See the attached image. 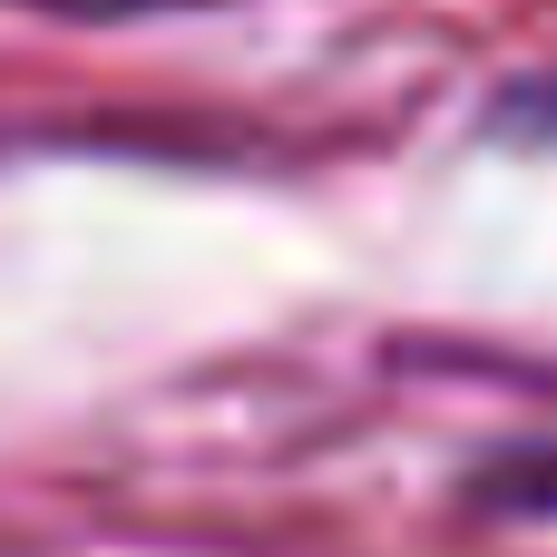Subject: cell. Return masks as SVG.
Instances as JSON below:
<instances>
[{"label":"cell","instance_id":"1","mask_svg":"<svg viewBox=\"0 0 557 557\" xmlns=\"http://www.w3.org/2000/svg\"><path fill=\"white\" fill-rule=\"evenodd\" d=\"M59 10H88V20H108V10H176V0H59Z\"/></svg>","mask_w":557,"mask_h":557}]
</instances>
